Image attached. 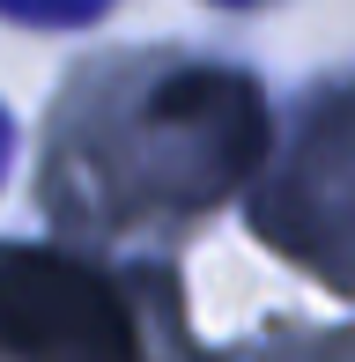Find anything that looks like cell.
<instances>
[{
	"mask_svg": "<svg viewBox=\"0 0 355 362\" xmlns=\"http://www.w3.org/2000/svg\"><path fill=\"white\" fill-rule=\"evenodd\" d=\"M215 8H252V0H215Z\"/></svg>",
	"mask_w": 355,
	"mask_h": 362,
	"instance_id": "4",
	"label": "cell"
},
{
	"mask_svg": "<svg viewBox=\"0 0 355 362\" xmlns=\"http://www.w3.org/2000/svg\"><path fill=\"white\" fill-rule=\"evenodd\" d=\"M8 163H15V119L0 111V185H8Z\"/></svg>",
	"mask_w": 355,
	"mask_h": 362,
	"instance_id": "3",
	"label": "cell"
},
{
	"mask_svg": "<svg viewBox=\"0 0 355 362\" xmlns=\"http://www.w3.org/2000/svg\"><path fill=\"white\" fill-rule=\"evenodd\" d=\"M267 156V89L230 59L156 52L96 59L52 111V177H74V207L111 229L192 222L222 207Z\"/></svg>",
	"mask_w": 355,
	"mask_h": 362,
	"instance_id": "1",
	"label": "cell"
},
{
	"mask_svg": "<svg viewBox=\"0 0 355 362\" xmlns=\"http://www.w3.org/2000/svg\"><path fill=\"white\" fill-rule=\"evenodd\" d=\"M111 8H119V0H0V15H8V23H30V30H89V23H104Z\"/></svg>",
	"mask_w": 355,
	"mask_h": 362,
	"instance_id": "2",
	"label": "cell"
}]
</instances>
